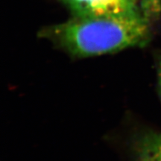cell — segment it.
<instances>
[{
  "label": "cell",
  "mask_w": 161,
  "mask_h": 161,
  "mask_svg": "<svg viewBox=\"0 0 161 161\" xmlns=\"http://www.w3.org/2000/svg\"><path fill=\"white\" fill-rule=\"evenodd\" d=\"M40 37L52 42L75 58L114 53L144 46L151 36L148 19L134 17H74L64 23L46 26Z\"/></svg>",
  "instance_id": "cell-1"
},
{
  "label": "cell",
  "mask_w": 161,
  "mask_h": 161,
  "mask_svg": "<svg viewBox=\"0 0 161 161\" xmlns=\"http://www.w3.org/2000/svg\"><path fill=\"white\" fill-rule=\"evenodd\" d=\"M134 161H161V133L142 131L133 138Z\"/></svg>",
  "instance_id": "cell-2"
},
{
  "label": "cell",
  "mask_w": 161,
  "mask_h": 161,
  "mask_svg": "<svg viewBox=\"0 0 161 161\" xmlns=\"http://www.w3.org/2000/svg\"><path fill=\"white\" fill-rule=\"evenodd\" d=\"M158 78L159 90H160V97H161V60H160V64H159V66H158Z\"/></svg>",
  "instance_id": "cell-3"
},
{
  "label": "cell",
  "mask_w": 161,
  "mask_h": 161,
  "mask_svg": "<svg viewBox=\"0 0 161 161\" xmlns=\"http://www.w3.org/2000/svg\"><path fill=\"white\" fill-rule=\"evenodd\" d=\"M129 1H131V2H134V3H136V0H129Z\"/></svg>",
  "instance_id": "cell-4"
}]
</instances>
